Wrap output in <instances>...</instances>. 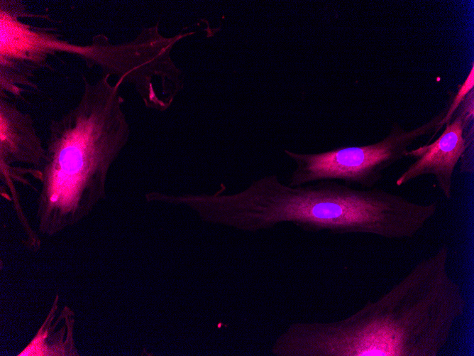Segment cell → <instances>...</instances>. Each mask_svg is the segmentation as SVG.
I'll use <instances>...</instances> for the list:
<instances>
[{
	"label": "cell",
	"instance_id": "1",
	"mask_svg": "<svg viewBox=\"0 0 474 356\" xmlns=\"http://www.w3.org/2000/svg\"><path fill=\"white\" fill-rule=\"evenodd\" d=\"M441 246L391 288L349 316L296 322L275 339V356H438L464 315L466 299Z\"/></svg>",
	"mask_w": 474,
	"mask_h": 356
},
{
	"label": "cell",
	"instance_id": "2",
	"mask_svg": "<svg viewBox=\"0 0 474 356\" xmlns=\"http://www.w3.org/2000/svg\"><path fill=\"white\" fill-rule=\"evenodd\" d=\"M82 77L78 102L48 125L36 212L45 236L75 225L106 196L109 170L130 136L118 84L109 75Z\"/></svg>",
	"mask_w": 474,
	"mask_h": 356
},
{
	"label": "cell",
	"instance_id": "3",
	"mask_svg": "<svg viewBox=\"0 0 474 356\" xmlns=\"http://www.w3.org/2000/svg\"><path fill=\"white\" fill-rule=\"evenodd\" d=\"M447 108L423 124L406 130L394 124L382 140L360 146L339 147L317 153H297L285 150L296 163L289 185L319 180H336L362 188L375 187L385 171L406 157L408 148L418 139L441 130Z\"/></svg>",
	"mask_w": 474,
	"mask_h": 356
},
{
	"label": "cell",
	"instance_id": "4",
	"mask_svg": "<svg viewBox=\"0 0 474 356\" xmlns=\"http://www.w3.org/2000/svg\"><path fill=\"white\" fill-rule=\"evenodd\" d=\"M165 43L156 28H150L122 44H111L102 34L94 36L88 44L67 42L66 53L79 57L89 68H99L104 75H116L119 82L134 84L147 107L164 110L155 78L163 75Z\"/></svg>",
	"mask_w": 474,
	"mask_h": 356
},
{
	"label": "cell",
	"instance_id": "5",
	"mask_svg": "<svg viewBox=\"0 0 474 356\" xmlns=\"http://www.w3.org/2000/svg\"><path fill=\"white\" fill-rule=\"evenodd\" d=\"M26 12L18 1H0V95L21 94L35 72L55 54L54 34L35 29L21 19Z\"/></svg>",
	"mask_w": 474,
	"mask_h": 356
},
{
	"label": "cell",
	"instance_id": "6",
	"mask_svg": "<svg viewBox=\"0 0 474 356\" xmlns=\"http://www.w3.org/2000/svg\"><path fill=\"white\" fill-rule=\"evenodd\" d=\"M46 159L45 144L28 112L0 96V178L11 191L14 184L38 185Z\"/></svg>",
	"mask_w": 474,
	"mask_h": 356
},
{
	"label": "cell",
	"instance_id": "7",
	"mask_svg": "<svg viewBox=\"0 0 474 356\" xmlns=\"http://www.w3.org/2000/svg\"><path fill=\"white\" fill-rule=\"evenodd\" d=\"M452 122L446 123L441 134L432 143L408 151L405 156L412 157V163L397 178L398 186L423 176H433L444 198L452 197L454 170L465 150L473 143V124L464 131L463 117L459 111Z\"/></svg>",
	"mask_w": 474,
	"mask_h": 356
},
{
	"label": "cell",
	"instance_id": "8",
	"mask_svg": "<svg viewBox=\"0 0 474 356\" xmlns=\"http://www.w3.org/2000/svg\"><path fill=\"white\" fill-rule=\"evenodd\" d=\"M473 65L464 83L460 87L457 95L455 96L453 102L447 109L446 116L441 122V125L443 126L451 121L453 114L456 111L459 105L464 100L470 90H473L474 85Z\"/></svg>",
	"mask_w": 474,
	"mask_h": 356
}]
</instances>
